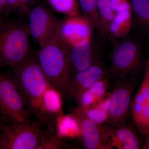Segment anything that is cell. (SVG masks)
<instances>
[{"label": "cell", "instance_id": "6da1fadb", "mask_svg": "<svg viewBox=\"0 0 149 149\" xmlns=\"http://www.w3.org/2000/svg\"><path fill=\"white\" fill-rule=\"evenodd\" d=\"M59 27L40 47L36 56L49 84L65 96L72 72L69 47L61 36Z\"/></svg>", "mask_w": 149, "mask_h": 149}, {"label": "cell", "instance_id": "7a4b0ae2", "mask_svg": "<svg viewBox=\"0 0 149 149\" xmlns=\"http://www.w3.org/2000/svg\"><path fill=\"white\" fill-rule=\"evenodd\" d=\"M10 75L16 85L29 114L41 122V100L50 85L33 54L14 67Z\"/></svg>", "mask_w": 149, "mask_h": 149}, {"label": "cell", "instance_id": "3957f363", "mask_svg": "<svg viewBox=\"0 0 149 149\" xmlns=\"http://www.w3.org/2000/svg\"><path fill=\"white\" fill-rule=\"evenodd\" d=\"M28 23L22 19L0 22V68L18 65L31 54Z\"/></svg>", "mask_w": 149, "mask_h": 149}, {"label": "cell", "instance_id": "277c9868", "mask_svg": "<svg viewBox=\"0 0 149 149\" xmlns=\"http://www.w3.org/2000/svg\"><path fill=\"white\" fill-rule=\"evenodd\" d=\"M111 64L108 70L115 80L130 79L145 68L146 60L139 41L130 38L118 43L110 54Z\"/></svg>", "mask_w": 149, "mask_h": 149}, {"label": "cell", "instance_id": "5b68a950", "mask_svg": "<svg viewBox=\"0 0 149 149\" xmlns=\"http://www.w3.org/2000/svg\"><path fill=\"white\" fill-rule=\"evenodd\" d=\"M42 124L29 119L21 122H2L0 149H37L43 130Z\"/></svg>", "mask_w": 149, "mask_h": 149}, {"label": "cell", "instance_id": "8992f818", "mask_svg": "<svg viewBox=\"0 0 149 149\" xmlns=\"http://www.w3.org/2000/svg\"><path fill=\"white\" fill-rule=\"evenodd\" d=\"M30 115L10 75L0 72V118L1 121L22 122L29 119Z\"/></svg>", "mask_w": 149, "mask_h": 149}, {"label": "cell", "instance_id": "52a82bcc", "mask_svg": "<svg viewBox=\"0 0 149 149\" xmlns=\"http://www.w3.org/2000/svg\"><path fill=\"white\" fill-rule=\"evenodd\" d=\"M135 87L133 80H115L112 91L110 93L107 125L112 127H118L126 123L131 115Z\"/></svg>", "mask_w": 149, "mask_h": 149}, {"label": "cell", "instance_id": "ba28073f", "mask_svg": "<svg viewBox=\"0 0 149 149\" xmlns=\"http://www.w3.org/2000/svg\"><path fill=\"white\" fill-rule=\"evenodd\" d=\"M28 15L30 35L41 47L58 29L61 20L42 5L32 8Z\"/></svg>", "mask_w": 149, "mask_h": 149}, {"label": "cell", "instance_id": "9c48e42d", "mask_svg": "<svg viewBox=\"0 0 149 149\" xmlns=\"http://www.w3.org/2000/svg\"><path fill=\"white\" fill-rule=\"evenodd\" d=\"M131 115L137 130L147 136L149 133V56L146 60L141 86L133 98Z\"/></svg>", "mask_w": 149, "mask_h": 149}, {"label": "cell", "instance_id": "30bf717a", "mask_svg": "<svg viewBox=\"0 0 149 149\" xmlns=\"http://www.w3.org/2000/svg\"><path fill=\"white\" fill-rule=\"evenodd\" d=\"M104 143L107 149H139L141 143L134 123L118 127L102 125Z\"/></svg>", "mask_w": 149, "mask_h": 149}, {"label": "cell", "instance_id": "8fae6325", "mask_svg": "<svg viewBox=\"0 0 149 149\" xmlns=\"http://www.w3.org/2000/svg\"><path fill=\"white\" fill-rule=\"evenodd\" d=\"M108 76H110L108 70L101 62L84 70L72 73L65 96L74 100L80 93L90 88L97 81Z\"/></svg>", "mask_w": 149, "mask_h": 149}, {"label": "cell", "instance_id": "7c38bea8", "mask_svg": "<svg viewBox=\"0 0 149 149\" xmlns=\"http://www.w3.org/2000/svg\"><path fill=\"white\" fill-rule=\"evenodd\" d=\"M93 29L89 22L80 15L66 16L61 20L59 31L62 38L69 48L85 39L93 38Z\"/></svg>", "mask_w": 149, "mask_h": 149}, {"label": "cell", "instance_id": "4fadbf2b", "mask_svg": "<svg viewBox=\"0 0 149 149\" xmlns=\"http://www.w3.org/2000/svg\"><path fill=\"white\" fill-rule=\"evenodd\" d=\"M70 113L77 118L80 125V137L87 149H107L103 138L102 125L89 118L79 107L72 108Z\"/></svg>", "mask_w": 149, "mask_h": 149}, {"label": "cell", "instance_id": "5bb4252c", "mask_svg": "<svg viewBox=\"0 0 149 149\" xmlns=\"http://www.w3.org/2000/svg\"><path fill=\"white\" fill-rule=\"evenodd\" d=\"M72 73L84 70L100 61V54L93 44V38L85 39L69 48Z\"/></svg>", "mask_w": 149, "mask_h": 149}, {"label": "cell", "instance_id": "9a60e30c", "mask_svg": "<svg viewBox=\"0 0 149 149\" xmlns=\"http://www.w3.org/2000/svg\"><path fill=\"white\" fill-rule=\"evenodd\" d=\"M110 76L100 79L74 99L78 107L83 110L95 106L103 99L110 86Z\"/></svg>", "mask_w": 149, "mask_h": 149}, {"label": "cell", "instance_id": "2e32d148", "mask_svg": "<svg viewBox=\"0 0 149 149\" xmlns=\"http://www.w3.org/2000/svg\"><path fill=\"white\" fill-rule=\"evenodd\" d=\"M62 95L50 85L46 89L41 100V123L49 122L51 118L63 113Z\"/></svg>", "mask_w": 149, "mask_h": 149}, {"label": "cell", "instance_id": "e0dca14e", "mask_svg": "<svg viewBox=\"0 0 149 149\" xmlns=\"http://www.w3.org/2000/svg\"><path fill=\"white\" fill-rule=\"evenodd\" d=\"M133 26L132 9L116 13L110 24L108 39L116 42V40L125 39Z\"/></svg>", "mask_w": 149, "mask_h": 149}, {"label": "cell", "instance_id": "ac0fdd59", "mask_svg": "<svg viewBox=\"0 0 149 149\" xmlns=\"http://www.w3.org/2000/svg\"><path fill=\"white\" fill-rule=\"evenodd\" d=\"M97 20L96 29L102 42L108 39L110 24L115 15L110 4V0H97Z\"/></svg>", "mask_w": 149, "mask_h": 149}, {"label": "cell", "instance_id": "d6986e66", "mask_svg": "<svg viewBox=\"0 0 149 149\" xmlns=\"http://www.w3.org/2000/svg\"><path fill=\"white\" fill-rule=\"evenodd\" d=\"M133 25L149 36V0H130Z\"/></svg>", "mask_w": 149, "mask_h": 149}, {"label": "cell", "instance_id": "ffe728a7", "mask_svg": "<svg viewBox=\"0 0 149 149\" xmlns=\"http://www.w3.org/2000/svg\"><path fill=\"white\" fill-rule=\"evenodd\" d=\"M56 131L60 138H80L79 123L73 115L63 113L56 117Z\"/></svg>", "mask_w": 149, "mask_h": 149}, {"label": "cell", "instance_id": "44dd1931", "mask_svg": "<svg viewBox=\"0 0 149 149\" xmlns=\"http://www.w3.org/2000/svg\"><path fill=\"white\" fill-rule=\"evenodd\" d=\"M110 93H107L102 100L89 109L82 110L91 120L99 125L106 124L109 116Z\"/></svg>", "mask_w": 149, "mask_h": 149}, {"label": "cell", "instance_id": "7402d4cb", "mask_svg": "<svg viewBox=\"0 0 149 149\" xmlns=\"http://www.w3.org/2000/svg\"><path fill=\"white\" fill-rule=\"evenodd\" d=\"M62 139L57 134L53 128L43 130L37 149H61L63 147Z\"/></svg>", "mask_w": 149, "mask_h": 149}, {"label": "cell", "instance_id": "603a6c76", "mask_svg": "<svg viewBox=\"0 0 149 149\" xmlns=\"http://www.w3.org/2000/svg\"><path fill=\"white\" fill-rule=\"evenodd\" d=\"M51 7L57 12L66 16L81 15L77 0H47Z\"/></svg>", "mask_w": 149, "mask_h": 149}, {"label": "cell", "instance_id": "cb8c5ba5", "mask_svg": "<svg viewBox=\"0 0 149 149\" xmlns=\"http://www.w3.org/2000/svg\"><path fill=\"white\" fill-rule=\"evenodd\" d=\"M79 6L83 13V16L86 19L92 27L95 28L97 25V0H78Z\"/></svg>", "mask_w": 149, "mask_h": 149}, {"label": "cell", "instance_id": "d4e9b609", "mask_svg": "<svg viewBox=\"0 0 149 149\" xmlns=\"http://www.w3.org/2000/svg\"><path fill=\"white\" fill-rule=\"evenodd\" d=\"M110 4L115 13L132 9L130 0H110Z\"/></svg>", "mask_w": 149, "mask_h": 149}, {"label": "cell", "instance_id": "484cf974", "mask_svg": "<svg viewBox=\"0 0 149 149\" xmlns=\"http://www.w3.org/2000/svg\"><path fill=\"white\" fill-rule=\"evenodd\" d=\"M19 3V13L29 14L32 6L36 2V0H18Z\"/></svg>", "mask_w": 149, "mask_h": 149}, {"label": "cell", "instance_id": "4316f807", "mask_svg": "<svg viewBox=\"0 0 149 149\" xmlns=\"http://www.w3.org/2000/svg\"><path fill=\"white\" fill-rule=\"evenodd\" d=\"M19 8L18 0H6V14L15 11L19 13Z\"/></svg>", "mask_w": 149, "mask_h": 149}, {"label": "cell", "instance_id": "83f0119b", "mask_svg": "<svg viewBox=\"0 0 149 149\" xmlns=\"http://www.w3.org/2000/svg\"><path fill=\"white\" fill-rule=\"evenodd\" d=\"M6 0H0V15L6 14Z\"/></svg>", "mask_w": 149, "mask_h": 149}, {"label": "cell", "instance_id": "f1b7e54d", "mask_svg": "<svg viewBox=\"0 0 149 149\" xmlns=\"http://www.w3.org/2000/svg\"><path fill=\"white\" fill-rule=\"evenodd\" d=\"M146 137V139L143 146L141 147V149H149V135Z\"/></svg>", "mask_w": 149, "mask_h": 149}, {"label": "cell", "instance_id": "f546056e", "mask_svg": "<svg viewBox=\"0 0 149 149\" xmlns=\"http://www.w3.org/2000/svg\"><path fill=\"white\" fill-rule=\"evenodd\" d=\"M3 19H4V18L3 15H0V22H1Z\"/></svg>", "mask_w": 149, "mask_h": 149}, {"label": "cell", "instance_id": "4dcf8cb0", "mask_svg": "<svg viewBox=\"0 0 149 149\" xmlns=\"http://www.w3.org/2000/svg\"><path fill=\"white\" fill-rule=\"evenodd\" d=\"M2 122V121H1V118H0V128H1V124Z\"/></svg>", "mask_w": 149, "mask_h": 149}, {"label": "cell", "instance_id": "1f68e13d", "mask_svg": "<svg viewBox=\"0 0 149 149\" xmlns=\"http://www.w3.org/2000/svg\"><path fill=\"white\" fill-rule=\"evenodd\" d=\"M148 135H149V133H148V135H147V136H148Z\"/></svg>", "mask_w": 149, "mask_h": 149}]
</instances>
